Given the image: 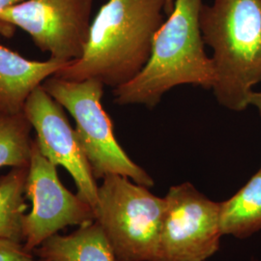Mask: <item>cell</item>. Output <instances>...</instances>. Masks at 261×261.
Returning <instances> with one entry per match:
<instances>
[{
  "instance_id": "ba28073f",
  "label": "cell",
  "mask_w": 261,
  "mask_h": 261,
  "mask_svg": "<svg viewBox=\"0 0 261 261\" xmlns=\"http://www.w3.org/2000/svg\"><path fill=\"white\" fill-rule=\"evenodd\" d=\"M25 195L32 201L23 218V246L33 252L42 243L69 225H83L96 220L93 207L77 194L68 191L59 180L56 166L32 142Z\"/></svg>"
},
{
  "instance_id": "e0dca14e",
  "label": "cell",
  "mask_w": 261,
  "mask_h": 261,
  "mask_svg": "<svg viewBox=\"0 0 261 261\" xmlns=\"http://www.w3.org/2000/svg\"><path fill=\"white\" fill-rule=\"evenodd\" d=\"M24 0H0V13Z\"/></svg>"
},
{
  "instance_id": "8fae6325",
  "label": "cell",
  "mask_w": 261,
  "mask_h": 261,
  "mask_svg": "<svg viewBox=\"0 0 261 261\" xmlns=\"http://www.w3.org/2000/svg\"><path fill=\"white\" fill-rule=\"evenodd\" d=\"M33 253L47 261H116L111 244L96 221L80 225L69 235L50 236Z\"/></svg>"
},
{
  "instance_id": "30bf717a",
  "label": "cell",
  "mask_w": 261,
  "mask_h": 261,
  "mask_svg": "<svg viewBox=\"0 0 261 261\" xmlns=\"http://www.w3.org/2000/svg\"><path fill=\"white\" fill-rule=\"evenodd\" d=\"M66 65L51 58L29 60L0 45V112H23L31 93Z\"/></svg>"
},
{
  "instance_id": "5bb4252c",
  "label": "cell",
  "mask_w": 261,
  "mask_h": 261,
  "mask_svg": "<svg viewBox=\"0 0 261 261\" xmlns=\"http://www.w3.org/2000/svg\"><path fill=\"white\" fill-rule=\"evenodd\" d=\"M31 129L24 112H0V168L29 166L33 142Z\"/></svg>"
},
{
  "instance_id": "d6986e66",
  "label": "cell",
  "mask_w": 261,
  "mask_h": 261,
  "mask_svg": "<svg viewBox=\"0 0 261 261\" xmlns=\"http://www.w3.org/2000/svg\"><path fill=\"white\" fill-rule=\"evenodd\" d=\"M252 261H258V260H255V259H252Z\"/></svg>"
},
{
  "instance_id": "ac0fdd59",
  "label": "cell",
  "mask_w": 261,
  "mask_h": 261,
  "mask_svg": "<svg viewBox=\"0 0 261 261\" xmlns=\"http://www.w3.org/2000/svg\"><path fill=\"white\" fill-rule=\"evenodd\" d=\"M36 261H47V260H44V259H40V258H38L37 260Z\"/></svg>"
},
{
  "instance_id": "5b68a950",
  "label": "cell",
  "mask_w": 261,
  "mask_h": 261,
  "mask_svg": "<svg viewBox=\"0 0 261 261\" xmlns=\"http://www.w3.org/2000/svg\"><path fill=\"white\" fill-rule=\"evenodd\" d=\"M43 88L75 119V130L94 177L118 174L151 188L154 180L127 155L115 139L112 120L103 110V85L96 80L66 81L55 75Z\"/></svg>"
},
{
  "instance_id": "8992f818",
  "label": "cell",
  "mask_w": 261,
  "mask_h": 261,
  "mask_svg": "<svg viewBox=\"0 0 261 261\" xmlns=\"http://www.w3.org/2000/svg\"><path fill=\"white\" fill-rule=\"evenodd\" d=\"M93 0H24L0 13V35L24 30L49 58L69 64L86 47Z\"/></svg>"
},
{
  "instance_id": "7c38bea8",
  "label": "cell",
  "mask_w": 261,
  "mask_h": 261,
  "mask_svg": "<svg viewBox=\"0 0 261 261\" xmlns=\"http://www.w3.org/2000/svg\"><path fill=\"white\" fill-rule=\"evenodd\" d=\"M220 229L238 239L261 231V169L233 196L220 202Z\"/></svg>"
},
{
  "instance_id": "3957f363",
  "label": "cell",
  "mask_w": 261,
  "mask_h": 261,
  "mask_svg": "<svg viewBox=\"0 0 261 261\" xmlns=\"http://www.w3.org/2000/svg\"><path fill=\"white\" fill-rule=\"evenodd\" d=\"M204 43L213 49L216 100L243 112L261 83V0H214L199 17Z\"/></svg>"
},
{
  "instance_id": "2e32d148",
  "label": "cell",
  "mask_w": 261,
  "mask_h": 261,
  "mask_svg": "<svg viewBox=\"0 0 261 261\" xmlns=\"http://www.w3.org/2000/svg\"><path fill=\"white\" fill-rule=\"evenodd\" d=\"M251 106H253L257 109L261 116V91L259 92H253L251 98ZM261 169V168H260Z\"/></svg>"
},
{
  "instance_id": "4fadbf2b",
  "label": "cell",
  "mask_w": 261,
  "mask_h": 261,
  "mask_svg": "<svg viewBox=\"0 0 261 261\" xmlns=\"http://www.w3.org/2000/svg\"><path fill=\"white\" fill-rule=\"evenodd\" d=\"M28 167L12 168L0 176V239L24 243L23 218L27 204L24 201Z\"/></svg>"
},
{
  "instance_id": "277c9868",
  "label": "cell",
  "mask_w": 261,
  "mask_h": 261,
  "mask_svg": "<svg viewBox=\"0 0 261 261\" xmlns=\"http://www.w3.org/2000/svg\"><path fill=\"white\" fill-rule=\"evenodd\" d=\"M165 197L130 178L110 174L98 187L96 222L101 225L116 261H158Z\"/></svg>"
},
{
  "instance_id": "6da1fadb",
  "label": "cell",
  "mask_w": 261,
  "mask_h": 261,
  "mask_svg": "<svg viewBox=\"0 0 261 261\" xmlns=\"http://www.w3.org/2000/svg\"><path fill=\"white\" fill-rule=\"evenodd\" d=\"M173 0H109L91 22L83 56L55 76L96 80L113 89L128 84L149 60L153 42Z\"/></svg>"
},
{
  "instance_id": "9a60e30c",
  "label": "cell",
  "mask_w": 261,
  "mask_h": 261,
  "mask_svg": "<svg viewBox=\"0 0 261 261\" xmlns=\"http://www.w3.org/2000/svg\"><path fill=\"white\" fill-rule=\"evenodd\" d=\"M33 252L25 250L23 244L0 239V261H36Z\"/></svg>"
},
{
  "instance_id": "9c48e42d",
  "label": "cell",
  "mask_w": 261,
  "mask_h": 261,
  "mask_svg": "<svg viewBox=\"0 0 261 261\" xmlns=\"http://www.w3.org/2000/svg\"><path fill=\"white\" fill-rule=\"evenodd\" d=\"M23 112L35 130L41 153L56 167L65 168L75 181L77 196L95 211L99 186L64 108L41 85L29 96Z\"/></svg>"
},
{
  "instance_id": "52a82bcc",
  "label": "cell",
  "mask_w": 261,
  "mask_h": 261,
  "mask_svg": "<svg viewBox=\"0 0 261 261\" xmlns=\"http://www.w3.org/2000/svg\"><path fill=\"white\" fill-rule=\"evenodd\" d=\"M166 199L158 261H205L220 249V202L190 182L172 186Z\"/></svg>"
},
{
  "instance_id": "7a4b0ae2",
  "label": "cell",
  "mask_w": 261,
  "mask_h": 261,
  "mask_svg": "<svg viewBox=\"0 0 261 261\" xmlns=\"http://www.w3.org/2000/svg\"><path fill=\"white\" fill-rule=\"evenodd\" d=\"M202 6V0H174L171 14L155 36L147 64L134 80L113 89L114 103L154 108L178 85L212 89L214 65L206 55L199 23Z\"/></svg>"
}]
</instances>
